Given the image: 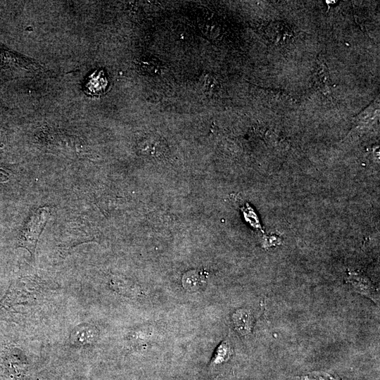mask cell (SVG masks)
I'll return each mask as SVG.
<instances>
[{
	"label": "cell",
	"instance_id": "obj_6",
	"mask_svg": "<svg viewBox=\"0 0 380 380\" xmlns=\"http://www.w3.org/2000/svg\"><path fill=\"white\" fill-rule=\"evenodd\" d=\"M230 348L227 342H223L219 347L216 353L215 362H221L229 357Z\"/></svg>",
	"mask_w": 380,
	"mask_h": 380
},
{
	"label": "cell",
	"instance_id": "obj_2",
	"mask_svg": "<svg viewBox=\"0 0 380 380\" xmlns=\"http://www.w3.org/2000/svg\"><path fill=\"white\" fill-rule=\"evenodd\" d=\"M50 208L43 206L37 208L24 224L17 241L18 247L27 249L34 260L38 239L49 220Z\"/></svg>",
	"mask_w": 380,
	"mask_h": 380
},
{
	"label": "cell",
	"instance_id": "obj_7",
	"mask_svg": "<svg viewBox=\"0 0 380 380\" xmlns=\"http://www.w3.org/2000/svg\"><path fill=\"white\" fill-rule=\"evenodd\" d=\"M301 380H336L331 375L324 372H314L301 377Z\"/></svg>",
	"mask_w": 380,
	"mask_h": 380
},
{
	"label": "cell",
	"instance_id": "obj_4",
	"mask_svg": "<svg viewBox=\"0 0 380 380\" xmlns=\"http://www.w3.org/2000/svg\"><path fill=\"white\" fill-rule=\"evenodd\" d=\"M233 322L239 332L246 334L251 330L252 317L247 311L239 310L234 314Z\"/></svg>",
	"mask_w": 380,
	"mask_h": 380
},
{
	"label": "cell",
	"instance_id": "obj_8",
	"mask_svg": "<svg viewBox=\"0 0 380 380\" xmlns=\"http://www.w3.org/2000/svg\"><path fill=\"white\" fill-rule=\"evenodd\" d=\"M8 177L7 174L3 170L0 169V184L6 181Z\"/></svg>",
	"mask_w": 380,
	"mask_h": 380
},
{
	"label": "cell",
	"instance_id": "obj_3",
	"mask_svg": "<svg viewBox=\"0 0 380 380\" xmlns=\"http://www.w3.org/2000/svg\"><path fill=\"white\" fill-rule=\"evenodd\" d=\"M108 84V80L103 71L94 73L89 77L86 84L87 91L94 95H99L106 91Z\"/></svg>",
	"mask_w": 380,
	"mask_h": 380
},
{
	"label": "cell",
	"instance_id": "obj_1",
	"mask_svg": "<svg viewBox=\"0 0 380 380\" xmlns=\"http://www.w3.org/2000/svg\"><path fill=\"white\" fill-rule=\"evenodd\" d=\"M39 281L20 278L13 281L0 300V310H11L14 306L25 305L33 303L37 298Z\"/></svg>",
	"mask_w": 380,
	"mask_h": 380
},
{
	"label": "cell",
	"instance_id": "obj_5",
	"mask_svg": "<svg viewBox=\"0 0 380 380\" xmlns=\"http://www.w3.org/2000/svg\"><path fill=\"white\" fill-rule=\"evenodd\" d=\"M183 286L189 291H196L201 288L203 284L201 275L196 272H189L182 279Z\"/></svg>",
	"mask_w": 380,
	"mask_h": 380
}]
</instances>
